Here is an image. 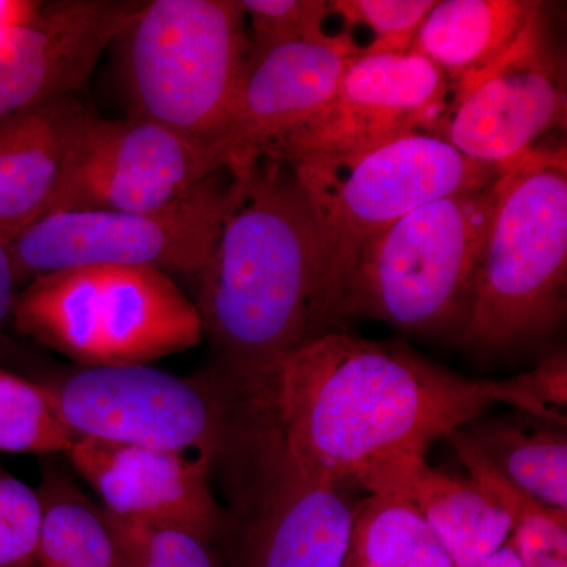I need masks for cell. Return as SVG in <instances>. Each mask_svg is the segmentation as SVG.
<instances>
[{"label":"cell","mask_w":567,"mask_h":567,"mask_svg":"<svg viewBox=\"0 0 567 567\" xmlns=\"http://www.w3.org/2000/svg\"><path fill=\"white\" fill-rule=\"evenodd\" d=\"M218 374L238 453L342 483L377 457L425 454L494 405L566 423L520 374L468 379L405 346L344 331L317 336L251 374Z\"/></svg>","instance_id":"6da1fadb"},{"label":"cell","mask_w":567,"mask_h":567,"mask_svg":"<svg viewBox=\"0 0 567 567\" xmlns=\"http://www.w3.org/2000/svg\"><path fill=\"white\" fill-rule=\"evenodd\" d=\"M233 178L196 306L219 371L240 377L333 330L319 233L292 167L264 156Z\"/></svg>","instance_id":"7a4b0ae2"},{"label":"cell","mask_w":567,"mask_h":567,"mask_svg":"<svg viewBox=\"0 0 567 567\" xmlns=\"http://www.w3.org/2000/svg\"><path fill=\"white\" fill-rule=\"evenodd\" d=\"M567 151L539 145L503 163L475 303L458 338L505 349L550 333L566 315Z\"/></svg>","instance_id":"3957f363"},{"label":"cell","mask_w":567,"mask_h":567,"mask_svg":"<svg viewBox=\"0 0 567 567\" xmlns=\"http://www.w3.org/2000/svg\"><path fill=\"white\" fill-rule=\"evenodd\" d=\"M495 182L420 205L375 235L342 287L336 323L368 317L404 331L461 336L475 303Z\"/></svg>","instance_id":"277c9868"},{"label":"cell","mask_w":567,"mask_h":567,"mask_svg":"<svg viewBox=\"0 0 567 567\" xmlns=\"http://www.w3.org/2000/svg\"><path fill=\"white\" fill-rule=\"evenodd\" d=\"M18 330L87 368L148 364L199 346L203 319L173 276L153 267H81L25 284Z\"/></svg>","instance_id":"5b68a950"},{"label":"cell","mask_w":567,"mask_h":567,"mask_svg":"<svg viewBox=\"0 0 567 567\" xmlns=\"http://www.w3.org/2000/svg\"><path fill=\"white\" fill-rule=\"evenodd\" d=\"M118 41L130 115L162 123L215 152L248 65L240 2H142Z\"/></svg>","instance_id":"8992f818"},{"label":"cell","mask_w":567,"mask_h":567,"mask_svg":"<svg viewBox=\"0 0 567 567\" xmlns=\"http://www.w3.org/2000/svg\"><path fill=\"white\" fill-rule=\"evenodd\" d=\"M289 166L319 233L331 330L342 287L375 235L420 205L491 185L502 169V164L476 162L427 133L410 134L358 155Z\"/></svg>","instance_id":"52a82bcc"},{"label":"cell","mask_w":567,"mask_h":567,"mask_svg":"<svg viewBox=\"0 0 567 567\" xmlns=\"http://www.w3.org/2000/svg\"><path fill=\"white\" fill-rule=\"evenodd\" d=\"M233 175L162 212L61 210L11 241L18 287L39 276L81 267H153L167 275L203 270L233 197Z\"/></svg>","instance_id":"ba28073f"},{"label":"cell","mask_w":567,"mask_h":567,"mask_svg":"<svg viewBox=\"0 0 567 567\" xmlns=\"http://www.w3.org/2000/svg\"><path fill=\"white\" fill-rule=\"evenodd\" d=\"M47 386L76 439L186 453H229L230 410L221 380L182 379L137 365L85 368Z\"/></svg>","instance_id":"9c48e42d"},{"label":"cell","mask_w":567,"mask_h":567,"mask_svg":"<svg viewBox=\"0 0 567 567\" xmlns=\"http://www.w3.org/2000/svg\"><path fill=\"white\" fill-rule=\"evenodd\" d=\"M565 58L543 13L495 62L451 85L435 136L476 162H511L540 137L565 128Z\"/></svg>","instance_id":"30bf717a"},{"label":"cell","mask_w":567,"mask_h":567,"mask_svg":"<svg viewBox=\"0 0 567 567\" xmlns=\"http://www.w3.org/2000/svg\"><path fill=\"white\" fill-rule=\"evenodd\" d=\"M450 95L442 70L413 50L361 52L347 66L330 103L265 156L287 164L341 158L410 134L435 136Z\"/></svg>","instance_id":"8fae6325"},{"label":"cell","mask_w":567,"mask_h":567,"mask_svg":"<svg viewBox=\"0 0 567 567\" xmlns=\"http://www.w3.org/2000/svg\"><path fill=\"white\" fill-rule=\"evenodd\" d=\"M226 171L212 147L145 118L93 114L52 212H162Z\"/></svg>","instance_id":"7c38bea8"},{"label":"cell","mask_w":567,"mask_h":567,"mask_svg":"<svg viewBox=\"0 0 567 567\" xmlns=\"http://www.w3.org/2000/svg\"><path fill=\"white\" fill-rule=\"evenodd\" d=\"M360 44L341 32L330 41H300L249 52L229 125L216 145L219 166L246 173L275 145L330 103Z\"/></svg>","instance_id":"4fadbf2b"},{"label":"cell","mask_w":567,"mask_h":567,"mask_svg":"<svg viewBox=\"0 0 567 567\" xmlns=\"http://www.w3.org/2000/svg\"><path fill=\"white\" fill-rule=\"evenodd\" d=\"M71 464L112 516L188 529L218 543L233 529L210 487V457L76 439Z\"/></svg>","instance_id":"5bb4252c"},{"label":"cell","mask_w":567,"mask_h":567,"mask_svg":"<svg viewBox=\"0 0 567 567\" xmlns=\"http://www.w3.org/2000/svg\"><path fill=\"white\" fill-rule=\"evenodd\" d=\"M248 461L257 476L237 567H344L358 484L305 475L270 458Z\"/></svg>","instance_id":"9a60e30c"},{"label":"cell","mask_w":567,"mask_h":567,"mask_svg":"<svg viewBox=\"0 0 567 567\" xmlns=\"http://www.w3.org/2000/svg\"><path fill=\"white\" fill-rule=\"evenodd\" d=\"M142 2H43L31 24L0 47V122L59 96L76 95Z\"/></svg>","instance_id":"2e32d148"},{"label":"cell","mask_w":567,"mask_h":567,"mask_svg":"<svg viewBox=\"0 0 567 567\" xmlns=\"http://www.w3.org/2000/svg\"><path fill=\"white\" fill-rule=\"evenodd\" d=\"M95 112L59 96L0 122V237L11 241L52 210Z\"/></svg>","instance_id":"e0dca14e"},{"label":"cell","mask_w":567,"mask_h":567,"mask_svg":"<svg viewBox=\"0 0 567 567\" xmlns=\"http://www.w3.org/2000/svg\"><path fill=\"white\" fill-rule=\"evenodd\" d=\"M354 483L368 494L402 499L420 514L457 567H475L505 546L509 517L470 477L439 472L424 454L393 453L365 465Z\"/></svg>","instance_id":"ac0fdd59"},{"label":"cell","mask_w":567,"mask_h":567,"mask_svg":"<svg viewBox=\"0 0 567 567\" xmlns=\"http://www.w3.org/2000/svg\"><path fill=\"white\" fill-rule=\"evenodd\" d=\"M543 11L544 3L532 0H436L412 50L453 85L505 54Z\"/></svg>","instance_id":"d6986e66"},{"label":"cell","mask_w":567,"mask_h":567,"mask_svg":"<svg viewBox=\"0 0 567 567\" xmlns=\"http://www.w3.org/2000/svg\"><path fill=\"white\" fill-rule=\"evenodd\" d=\"M514 412L483 415L457 431L507 481L537 502L567 511L566 423Z\"/></svg>","instance_id":"ffe728a7"},{"label":"cell","mask_w":567,"mask_h":567,"mask_svg":"<svg viewBox=\"0 0 567 567\" xmlns=\"http://www.w3.org/2000/svg\"><path fill=\"white\" fill-rule=\"evenodd\" d=\"M344 567L457 566L412 506L368 494L354 505Z\"/></svg>","instance_id":"44dd1931"},{"label":"cell","mask_w":567,"mask_h":567,"mask_svg":"<svg viewBox=\"0 0 567 567\" xmlns=\"http://www.w3.org/2000/svg\"><path fill=\"white\" fill-rule=\"evenodd\" d=\"M37 492L43 509L39 567H117L102 505L55 468L44 473Z\"/></svg>","instance_id":"7402d4cb"},{"label":"cell","mask_w":567,"mask_h":567,"mask_svg":"<svg viewBox=\"0 0 567 567\" xmlns=\"http://www.w3.org/2000/svg\"><path fill=\"white\" fill-rule=\"evenodd\" d=\"M468 477L509 517L507 544L524 567H567V511L537 502L488 464L458 431L447 436Z\"/></svg>","instance_id":"603a6c76"},{"label":"cell","mask_w":567,"mask_h":567,"mask_svg":"<svg viewBox=\"0 0 567 567\" xmlns=\"http://www.w3.org/2000/svg\"><path fill=\"white\" fill-rule=\"evenodd\" d=\"M73 442L47 386L0 369V453L66 454Z\"/></svg>","instance_id":"cb8c5ba5"},{"label":"cell","mask_w":567,"mask_h":567,"mask_svg":"<svg viewBox=\"0 0 567 567\" xmlns=\"http://www.w3.org/2000/svg\"><path fill=\"white\" fill-rule=\"evenodd\" d=\"M104 516L117 567H226L215 543L188 529Z\"/></svg>","instance_id":"d4e9b609"},{"label":"cell","mask_w":567,"mask_h":567,"mask_svg":"<svg viewBox=\"0 0 567 567\" xmlns=\"http://www.w3.org/2000/svg\"><path fill=\"white\" fill-rule=\"evenodd\" d=\"M436 0H330L331 17L344 22V32L357 28L371 32L361 52H404L412 50L417 29Z\"/></svg>","instance_id":"484cf974"},{"label":"cell","mask_w":567,"mask_h":567,"mask_svg":"<svg viewBox=\"0 0 567 567\" xmlns=\"http://www.w3.org/2000/svg\"><path fill=\"white\" fill-rule=\"evenodd\" d=\"M240 6L246 14L249 52L338 37L324 28L331 18L324 0H240Z\"/></svg>","instance_id":"4316f807"},{"label":"cell","mask_w":567,"mask_h":567,"mask_svg":"<svg viewBox=\"0 0 567 567\" xmlns=\"http://www.w3.org/2000/svg\"><path fill=\"white\" fill-rule=\"evenodd\" d=\"M41 522L39 492L0 465V567H39Z\"/></svg>","instance_id":"83f0119b"},{"label":"cell","mask_w":567,"mask_h":567,"mask_svg":"<svg viewBox=\"0 0 567 567\" xmlns=\"http://www.w3.org/2000/svg\"><path fill=\"white\" fill-rule=\"evenodd\" d=\"M522 382L539 404L566 415L567 358L566 350L550 354L532 371L522 372Z\"/></svg>","instance_id":"f1b7e54d"},{"label":"cell","mask_w":567,"mask_h":567,"mask_svg":"<svg viewBox=\"0 0 567 567\" xmlns=\"http://www.w3.org/2000/svg\"><path fill=\"white\" fill-rule=\"evenodd\" d=\"M43 2L35 0H0V47L18 31L35 20Z\"/></svg>","instance_id":"f546056e"},{"label":"cell","mask_w":567,"mask_h":567,"mask_svg":"<svg viewBox=\"0 0 567 567\" xmlns=\"http://www.w3.org/2000/svg\"><path fill=\"white\" fill-rule=\"evenodd\" d=\"M10 244L0 237V328L11 317L14 297H17V276L11 262Z\"/></svg>","instance_id":"4dcf8cb0"},{"label":"cell","mask_w":567,"mask_h":567,"mask_svg":"<svg viewBox=\"0 0 567 567\" xmlns=\"http://www.w3.org/2000/svg\"><path fill=\"white\" fill-rule=\"evenodd\" d=\"M475 567H524L522 566L520 559H518L516 551L513 550V547L509 544H505V546L499 547L495 554H492L491 557L484 559L483 563Z\"/></svg>","instance_id":"1f68e13d"}]
</instances>
